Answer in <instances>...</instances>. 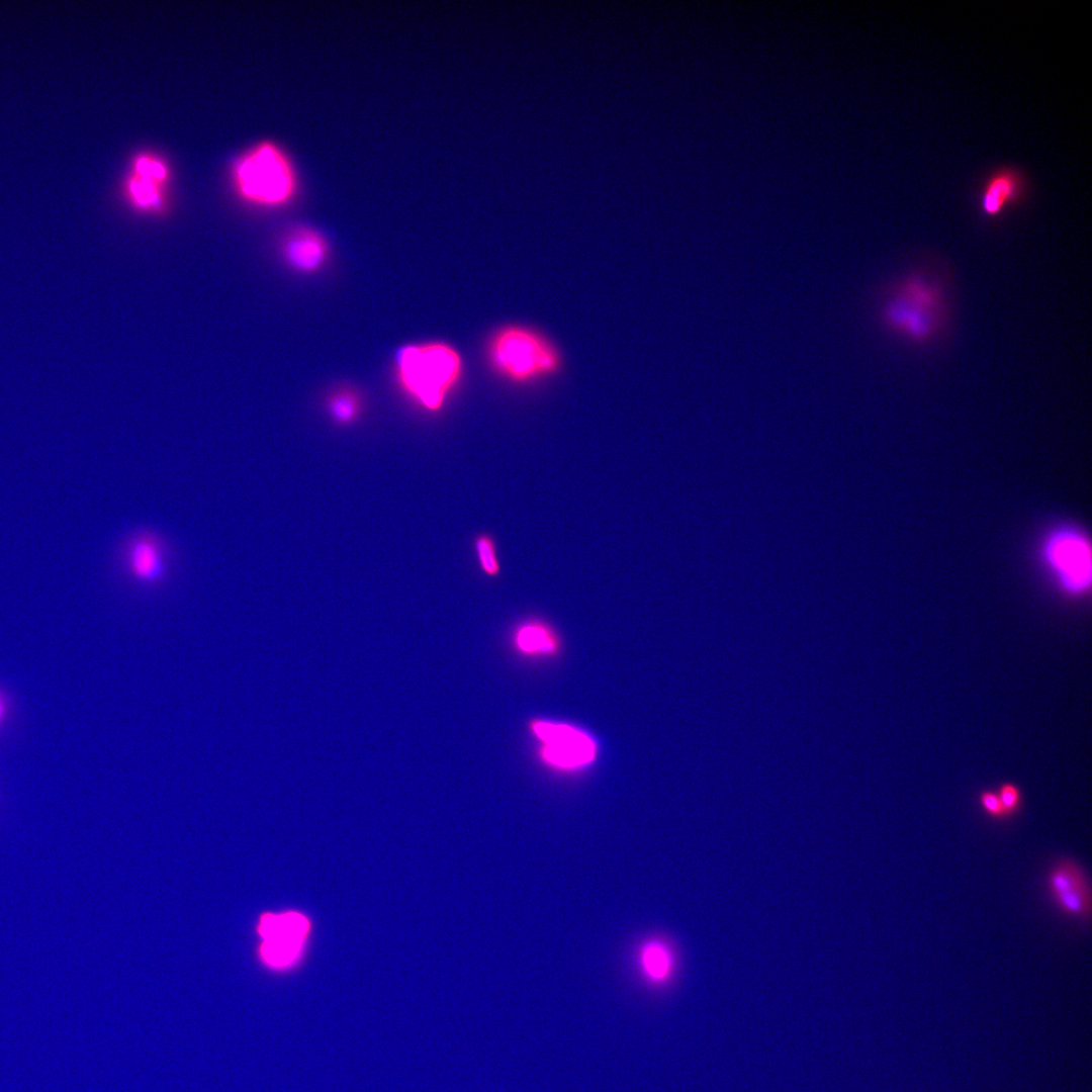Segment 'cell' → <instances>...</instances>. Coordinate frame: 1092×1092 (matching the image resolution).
<instances>
[{"instance_id": "6da1fadb", "label": "cell", "mask_w": 1092, "mask_h": 1092, "mask_svg": "<svg viewBox=\"0 0 1092 1092\" xmlns=\"http://www.w3.org/2000/svg\"><path fill=\"white\" fill-rule=\"evenodd\" d=\"M394 371L400 387L429 411H438L460 381L463 361L460 353L443 341L408 343L394 356Z\"/></svg>"}, {"instance_id": "7a4b0ae2", "label": "cell", "mask_w": 1092, "mask_h": 1092, "mask_svg": "<svg viewBox=\"0 0 1092 1092\" xmlns=\"http://www.w3.org/2000/svg\"><path fill=\"white\" fill-rule=\"evenodd\" d=\"M942 285L921 272L904 278L883 304V324L917 344L931 341L944 328L947 305Z\"/></svg>"}, {"instance_id": "3957f363", "label": "cell", "mask_w": 1092, "mask_h": 1092, "mask_svg": "<svg viewBox=\"0 0 1092 1092\" xmlns=\"http://www.w3.org/2000/svg\"><path fill=\"white\" fill-rule=\"evenodd\" d=\"M486 354L492 369L516 384L549 377L561 365L560 355L548 339L520 325H508L495 331Z\"/></svg>"}, {"instance_id": "277c9868", "label": "cell", "mask_w": 1092, "mask_h": 1092, "mask_svg": "<svg viewBox=\"0 0 1092 1092\" xmlns=\"http://www.w3.org/2000/svg\"><path fill=\"white\" fill-rule=\"evenodd\" d=\"M235 181L246 200L264 206L285 204L296 187L290 162L278 147L269 143L257 146L239 161Z\"/></svg>"}, {"instance_id": "5b68a950", "label": "cell", "mask_w": 1092, "mask_h": 1092, "mask_svg": "<svg viewBox=\"0 0 1092 1092\" xmlns=\"http://www.w3.org/2000/svg\"><path fill=\"white\" fill-rule=\"evenodd\" d=\"M537 742V756L543 765L565 774L590 767L599 757L596 738L575 724L535 718L528 725Z\"/></svg>"}, {"instance_id": "8992f818", "label": "cell", "mask_w": 1092, "mask_h": 1092, "mask_svg": "<svg viewBox=\"0 0 1092 1092\" xmlns=\"http://www.w3.org/2000/svg\"><path fill=\"white\" fill-rule=\"evenodd\" d=\"M1043 557L1053 574L1068 592L1078 594L1091 583V549L1085 536L1071 528L1052 533L1043 544Z\"/></svg>"}, {"instance_id": "52a82bcc", "label": "cell", "mask_w": 1092, "mask_h": 1092, "mask_svg": "<svg viewBox=\"0 0 1092 1092\" xmlns=\"http://www.w3.org/2000/svg\"><path fill=\"white\" fill-rule=\"evenodd\" d=\"M121 559L126 573L141 585H158L169 572L168 547L153 531L142 530L129 536L122 547Z\"/></svg>"}, {"instance_id": "ba28073f", "label": "cell", "mask_w": 1092, "mask_h": 1092, "mask_svg": "<svg viewBox=\"0 0 1092 1092\" xmlns=\"http://www.w3.org/2000/svg\"><path fill=\"white\" fill-rule=\"evenodd\" d=\"M1048 891L1060 911L1068 917L1088 921L1091 888L1083 868L1072 858L1059 859L1046 879Z\"/></svg>"}, {"instance_id": "9c48e42d", "label": "cell", "mask_w": 1092, "mask_h": 1092, "mask_svg": "<svg viewBox=\"0 0 1092 1092\" xmlns=\"http://www.w3.org/2000/svg\"><path fill=\"white\" fill-rule=\"evenodd\" d=\"M280 253L284 263L294 272L313 274L328 261L330 247L326 238L316 230L299 226L285 236Z\"/></svg>"}, {"instance_id": "30bf717a", "label": "cell", "mask_w": 1092, "mask_h": 1092, "mask_svg": "<svg viewBox=\"0 0 1092 1092\" xmlns=\"http://www.w3.org/2000/svg\"><path fill=\"white\" fill-rule=\"evenodd\" d=\"M1027 192L1024 175L1012 167L993 171L984 181L979 208L988 218L999 216L1006 208L1023 200Z\"/></svg>"}, {"instance_id": "8fae6325", "label": "cell", "mask_w": 1092, "mask_h": 1092, "mask_svg": "<svg viewBox=\"0 0 1092 1092\" xmlns=\"http://www.w3.org/2000/svg\"><path fill=\"white\" fill-rule=\"evenodd\" d=\"M512 645L527 658H546L559 654L561 642L557 632L546 622L526 620L514 629Z\"/></svg>"}, {"instance_id": "7c38bea8", "label": "cell", "mask_w": 1092, "mask_h": 1092, "mask_svg": "<svg viewBox=\"0 0 1092 1092\" xmlns=\"http://www.w3.org/2000/svg\"><path fill=\"white\" fill-rule=\"evenodd\" d=\"M308 931L307 919L299 913L266 914L259 924V933L264 938L302 942Z\"/></svg>"}, {"instance_id": "4fadbf2b", "label": "cell", "mask_w": 1092, "mask_h": 1092, "mask_svg": "<svg viewBox=\"0 0 1092 1092\" xmlns=\"http://www.w3.org/2000/svg\"><path fill=\"white\" fill-rule=\"evenodd\" d=\"M162 184L154 179L132 173L125 186L129 202L141 212L157 213L163 211L165 197Z\"/></svg>"}, {"instance_id": "5bb4252c", "label": "cell", "mask_w": 1092, "mask_h": 1092, "mask_svg": "<svg viewBox=\"0 0 1092 1092\" xmlns=\"http://www.w3.org/2000/svg\"><path fill=\"white\" fill-rule=\"evenodd\" d=\"M641 968L647 979L659 983L670 974L672 961L668 949L658 941L646 943L640 954Z\"/></svg>"}, {"instance_id": "9a60e30c", "label": "cell", "mask_w": 1092, "mask_h": 1092, "mask_svg": "<svg viewBox=\"0 0 1092 1092\" xmlns=\"http://www.w3.org/2000/svg\"><path fill=\"white\" fill-rule=\"evenodd\" d=\"M360 398L349 388L339 389L331 394L328 410L332 418L341 424L354 421L360 413Z\"/></svg>"}, {"instance_id": "2e32d148", "label": "cell", "mask_w": 1092, "mask_h": 1092, "mask_svg": "<svg viewBox=\"0 0 1092 1092\" xmlns=\"http://www.w3.org/2000/svg\"><path fill=\"white\" fill-rule=\"evenodd\" d=\"M302 942L268 939L261 946L263 960L272 967L282 968L292 963L299 954Z\"/></svg>"}, {"instance_id": "e0dca14e", "label": "cell", "mask_w": 1092, "mask_h": 1092, "mask_svg": "<svg viewBox=\"0 0 1092 1092\" xmlns=\"http://www.w3.org/2000/svg\"><path fill=\"white\" fill-rule=\"evenodd\" d=\"M475 550L482 571L490 576L497 575L499 562L493 540L487 535L479 536L475 541Z\"/></svg>"}, {"instance_id": "ac0fdd59", "label": "cell", "mask_w": 1092, "mask_h": 1092, "mask_svg": "<svg viewBox=\"0 0 1092 1092\" xmlns=\"http://www.w3.org/2000/svg\"><path fill=\"white\" fill-rule=\"evenodd\" d=\"M133 173L143 177L151 178L161 183L168 177L165 164L151 155H140L133 163Z\"/></svg>"}, {"instance_id": "d6986e66", "label": "cell", "mask_w": 1092, "mask_h": 1092, "mask_svg": "<svg viewBox=\"0 0 1092 1092\" xmlns=\"http://www.w3.org/2000/svg\"><path fill=\"white\" fill-rule=\"evenodd\" d=\"M996 793L1006 817L1011 816L1018 811L1021 805V793L1018 787L1011 783H1005L1000 786Z\"/></svg>"}, {"instance_id": "ffe728a7", "label": "cell", "mask_w": 1092, "mask_h": 1092, "mask_svg": "<svg viewBox=\"0 0 1092 1092\" xmlns=\"http://www.w3.org/2000/svg\"><path fill=\"white\" fill-rule=\"evenodd\" d=\"M979 803L985 813L994 819L1006 818L1004 809L1001 805L997 793L992 791H984L979 796Z\"/></svg>"}, {"instance_id": "44dd1931", "label": "cell", "mask_w": 1092, "mask_h": 1092, "mask_svg": "<svg viewBox=\"0 0 1092 1092\" xmlns=\"http://www.w3.org/2000/svg\"><path fill=\"white\" fill-rule=\"evenodd\" d=\"M9 714V702L6 695L0 690V729L7 720Z\"/></svg>"}]
</instances>
